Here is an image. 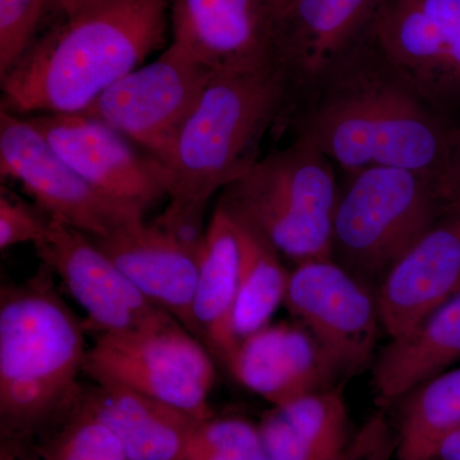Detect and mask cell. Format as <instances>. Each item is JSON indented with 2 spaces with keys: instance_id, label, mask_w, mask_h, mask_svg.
I'll list each match as a JSON object with an SVG mask.
<instances>
[{
  "instance_id": "obj_1",
  "label": "cell",
  "mask_w": 460,
  "mask_h": 460,
  "mask_svg": "<svg viewBox=\"0 0 460 460\" xmlns=\"http://www.w3.org/2000/svg\"><path fill=\"white\" fill-rule=\"evenodd\" d=\"M323 81L299 136L352 174L371 166L410 169L440 181L452 199L454 129L383 56L365 66L349 51Z\"/></svg>"
},
{
  "instance_id": "obj_2",
  "label": "cell",
  "mask_w": 460,
  "mask_h": 460,
  "mask_svg": "<svg viewBox=\"0 0 460 460\" xmlns=\"http://www.w3.org/2000/svg\"><path fill=\"white\" fill-rule=\"evenodd\" d=\"M168 0H107L57 21L2 81V111L80 114L162 47Z\"/></svg>"
},
{
  "instance_id": "obj_3",
  "label": "cell",
  "mask_w": 460,
  "mask_h": 460,
  "mask_svg": "<svg viewBox=\"0 0 460 460\" xmlns=\"http://www.w3.org/2000/svg\"><path fill=\"white\" fill-rule=\"evenodd\" d=\"M289 86L277 59L211 75L163 163L171 187L159 226L192 243L204 242L208 199L259 162L263 136L286 104Z\"/></svg>"
},
{
  "instance_id": "obj_4",
  "label": "cell",
  "mask_w": 460,
  "mask_h": 460,
  "mask_svg": "<svg viewBox=\"0 0 460 460\" xmlns=\"http://www.w3.org/2000/svg\"><path fill=\"white\" fill-rule=\"evenodd\" d=\"M53 271L0 292V432L38 440L75 410L84 387L86 325L58 293Z\"/></svg>"
},
{
  "instance_id": "obj_5",
  "label": "cell",
  "mask_w": 460,
  "mask_h": 460,
  "mask_svg": "<svg viewBox=\"0 0 460 460\" xmlns=\"http://www.w3.org/2000/svg\"><path fill=\"white\" fill-rule=\"evenodd\" d=\"M332 160L299 136L222 190L217 205L298 263L332 260L341 195Z\"/></svg>"
},
{
  "instance_id": "obj_6",
  "label": "cell",
  "mask_w": 460,
  "mask_h": 460,
  "mask_svg": "<svg viewBox=\"0 0 460 460\" xmlns=\"http://www.w3.org/2000/svg\"><path fill=\"white\" fill-rule=\"evenodd\" d=\"M352 175L332 222L334 252L359 274L384 278L453 202L440 181L410 169L371 166Z\"/></svg>"
},
{
  "instance_id": "obj_7",
  "label": "cell",
  "mask_w": 460,
  "mask_h": 460,
  "mask_svg": "<svg viewBox=\"0 0 460 460\" xmlns=\"http://www.w3.org/2000/svg\"><path fill=\"white\" fill-rule=\"evenodd\" d=\"M84 372L95 384L126 387L199 420L214 416L211 353L172 316L132 332L99 334Z\"/></svg>"
},
{
  "instance_id": "obj_8",
  "label": "cell",
  "mask_w": 460,
  "mask_h": 460,
  "mask_svg": "<svg viewBox=\"0 0 460 460\" xmlns=\"http://www.w3.org/2000/svg\"><path fill=\"white\" fill-rule=\"evenodd\" d=\"M0 171L20 181L50 219L102 238L146 211L108 198L62 159L29 119L0 111Z\"/></svg>"
},
{
  "instance_id": "obj_9",
  "label": "cell",
  "mask_w": 460,
  "mask_h": 460,
  "mask_svg": "<svg viewBox=\"0 0 460 460\" xmlns=\"http://www.w3.org/2000/svg\"><path fill=\"white\" fill-rule=\"evenodd\" d=\"M213 75L172 42L154 62L124 75L80 114L141 145L163 164Z\"/></svg>"
},
{
  "instance_id": "obj_10",
  "label": "cell",
  "mask_w": 460,
  "mask_h": 460,
  "mask_svg": "<svg viewBox=\"0 0 460 460\" xmlns=\"http://www.w3.org/2000/svg\"><path fill=\"white\" fill-rule=\"evenodd\" d=\"M284 305L337 372L356 374L371 361L381 323L377 296L334 260L298 263L289 272Z\"/></svg>"
},
{
  "instance_id": "obj_11",
  "label": "cell",
  "mask_w": 460,
  "mask_h": 460,
  "mask_svg": "<svg viewBox=\"0 0 460 460\" xmlns=\"http://www.w3.org/2000/svg\"><path fill=\"white\" fill-rule=\"evenodd\" d=\"M370 30L378 53L429 105L456 104L460 0H387Z\"/></svg>"
},
{
  "instance_id": "obj_12",
  "label": "cell",
  "mask_w": 460,
  "mask_h": 460,
  "mask_svg": "<svg viewBox=\"0 0 460 460\" xmlns=\"http://www.w3.org/2000/svg\"><path fill=\"white\" fill-rule=\"evenodd\" d=\"M33 246L42 265L63 281L86 313V328L98 334L132 332L171 316L148 301L80 230L50 219L47 232Z\"/></svg>"
},
{
  "instance_id": "obj_13",
  "label": "cell",
  "mask_w": 460,
  "mask_h": 460,
  "mask_svg": "<svg viewBox=\"0 0 460 460\" xmlns=\"http://www.w3.org/2000/svg\"><path fill=\"white\" fill-rule=\"evenodd\" d=\"M29 120L66 164L108 198L144 211L168 198L165 166L138 154L107 124L84 114H38Z\"/></svg>"
},
{
  "instance_id": "obj_14",
  "label": "cell",
  "mask_w": 460,
  "mask_h": 460,
  "mask_svg": "<svg viewBox=\"0 0 460 460\" xmlns=\"http://www.w3.org/2000/svg\"><path fill=\"white\" fill-rule=\"evenodd\" d=\"M171 16L172 44L214 74L277 59L272 0H174Z\"/></svg>"
},
{
  "instance_id": "obj_15",
  "label": "cell",
  "mask_w": 460,
  "mask_h": 460,
  "mask_svg": "<svg viewBox=\"0 0 460 460\" xmlns=\"http://www.w3.org/2000/svg\"><path fill=\"white\" fill-rule=\"evenodd\" d=\"M460 292V204L444 214L389 269L378 288V314L401 338Z\"/></svg>"
},
{
  "instance_id": "obj_16",
  "label": "cell",
  "mask_w": 460,
  "mask_h": 460,
  "mask_svg": "<svg viewBox=\"0 0 460 460\" xmlns=\"http://www.w3.org/2000/svg\"><path fill=\"white\" fill-rule=\"evenodd\" d=\"M90 238L148 301L198 338L193 299L202 244L192 243L145 219L115 230L107 237Z\"/></svg>"
},
{
  "instance_id": "obj_17",
  "label": "cell",
  "mask_w": 460,
  "mask_h": 460,
  "mask_svg": "<svg viewBox=\"0 0 460 460\" xmlns=\"http://www.w3.org/2000/svg\"><path fill=\"white\" fill-rule=\"evenodd\" d=\"M387 0H292L278 20L275 58L290 84L323 81L370 30Z\"/></svg>"
},
{
  "instance_id": "obj_18",
  "label": "cell",
  "mask_w": 460,
  "mask_h": 460,
  "mask_svg": "<svg viewBox=\"0 0 460 460\" xmlns=\"http://www.w3.org/2000/svg\"><path fill=\"white\" fill-rule=\"evenodd\" d=\"M242 386L272 407L329 389L337 374L313 335L296 323H269L242 339L224 362Z\"/></svg>"
},
{
  "instance_id": "obj_19",
  "label": "cell",
  "mask_w": 460,
  "mask_h": 460,
  "mask_svg": "<svg viewBox=\"0 0 460 460\" xmlns=\"http://www.w3.org/2000/svg\"><path fill=\"white\" fill-rule=\"evenodd\" d=\"M77 407L107 426L129 460H177L198 417L108 384L84 389Z\"/></svg>"
},
{
  "instance_id": "obj_20",
  "label": "cell",
  "mask_w": 460,
  "mask_h": 460,
  "mask_svg": "<svg viewBox=\"0 0 460 460\" xmlns=\"http://www.w3.org/2000/svg\"><path fill=\"white\" fill-rule=\"evenodd\" d=\"M460 361V292L401 338L392 339L374 368L381 405L410 394Z\"/></svg>"
},
{
  "instance_id": "obj_21",
  "label": "cell",
  "mask_w": 460,
  "mask_h": 460,
  "mask_svg": "<svg viewBox=\"0 0 460 460\" xmlns=\"http://www.w3.org/2000/svg\"><path fill=\"white\" fill-rule=\"evenodd\" d=\"M241 252L232 217L217 205L206 226L193 299L198 338L224 363L232 353L230 323L237 299Z\"/></svg>"
},
{
  "instance_id": "obj_22",
  "label": "cell",
  "mask_w": 460,
  "mask_h": 460,
  "mask_svg": "<svg viewBox=\"0 0 460 460\" xmlns=\"http://www.w3.org/2000/svg\"><path fill=\"white\" fill-rule=\"evenodd\" d=\"M232 219L241 252L237 299L230 323L235 348L242 339L270 323L272 314L286 299L290 271L281 263L279 252L262 235L247 224Z\"/></svg>"
},
{
  "instance_id": "obj_23",
  "label": "cell",
  "mask_w": 460,
  "mask_h": 460,
  "mask_svg": "<svg viewBox=\"0 0 460 460\" xmlns=\"http://www.w3.org/2000/svg\"><path fill=\"white\" fill-rule=\"evenodd\" d=\"M460 426V367L411 390L396 441L399 460H434L438 445Z\"/></svg>"
},
{
  "instance_id": "obj_24",
  "label": "cell",
  "mask_w": 460,
  "mask_h": 460,
  "mask_svg": "<svg viewBox=\"0 0 460 460\" xmlns=\"http://www.w3.org/2000/svg\"><path fill=\"white\" fill-rule=\"evenodd\" d=\"M278 408L323 460H335L343 453L348 413L341 387L310 393Z\"/></svg>"
},
{
  "instance_id": "obj_25",
  "label": "cell",
  "mask_w": 460,
  "mask_h": 460,
  "mask_svg": "<svg viewBox=\"0 0 460 460\" xmlns=\"http://www.w3.org/2000/svg\"><path fill=\"white\" fill-rule=\"evenodd\" d=\"M75 11L74 0H0V77L31 49L49 20Z\"/></svg>"
},
{
  "instance_id": "obj_26",
  "label": "cell",
  "mask_w": 460,
  "mask_h": 460,
  "mask_svg": "<svg viewBox=\"0 0 460 460\" xmlns=\"http://www.w3.org/2000/svg\"><path fill=\"white\" fill-rule=\"evenodd\" d=\"M177 460H268V456L259 426L213 416L199 420Z\"/></svg>"
},
{
  "instance_id": "obj_27",
  "label": "cell",
  "mask_w": 460,
  "mask_h": 460,
  "mask_svg": "<svg viewBox=\"0 0 460 460\" xmlns=\"http://www.w3.org/2000/svg\"><path fill=\"white\" fill-rule=\"evenodd\" d=\"M35 441L71 460H129L117 436L77 405L59 425Z\"/></svg>"
},
{
  "instance_id": "obj_28",
  "label": "cell",
  "mask_w": 460,
  "mask_h": 460,
  "mask_svg": "<svg viewBox=\"0 0 460 460\" xmlns=\"http://www.w3.org/2000/svg\"><path fill=\"white\" fill-rule=\"evenodd\" d=\"M0 250L22 243H35L47 232L50 217L2 186L0 190Z\"/></svg>"
},
{
  "instance_id": "obj_29",
  "label": "cell",
  "mask_w": 460,
  "mask_h": 460,
  "mask_svg": "<svg viewBox=\"0 0 460 460\" xmlns=\"http://www.w3.org/2000/svg\"><path fill=\"white\" fill-rule=\"evenodd\" d=\"M259 431L268 460H323L290 425L280 408L274 407L262 417Z\"/></svg>"
},
{
  "instance_id": "obj_30",
  "label": "cell",
  "mask_w": 460,
  "mask_h": 460,
  "mask_svg": "<svg viewBox=\"0 0 460 460\" xmlns=\"http://www.w3.org/2000/svg\"><path fill=\"white\" fill-rule=\"evenodd\" d=\"M396 441L383 413L372 417L343 450L344 460H390Z\"/></svg>"
},
{
  "instance_id": "obj_31",
  "label": "cell",
  "mask_w": 460,
  "mask_h": 460,
  "mask_svg": "<svg viewBox=\"0 0 460 460\" xmlns=\"http://www.w3.org/2000/svg\"><path fill=\"white\" fill-rule=\"evenodd\" d=\"M0 460H42L35 441L27 438H2Z\"/></svg>"
},
{
  "instance_id": "obj_32",
  "label": "cell",
  "mask_w": 460,
  "mask_h": 460,
  "mask_svg": "<svg viewBox=\"0 0 460 460\" xmlns=\"http://www.w3.org/2000/svg\"><path fill=\"white\" fill-rule=\"evenodd\" d=\"M434 460H460V426L438 445Z\"/></svg>"
},
{
  "instance_id": "obj_33",
  "label": "cell",
  "mask_w": 460,
  "mask_h": 460,
  "mask_svg": "<svg viewBox=\"0 0 460 460\" xmlns=\"http://www.w3.org/2000/svg\"><path fill=\"white\" fill-rule=\"evenodd\" d=\"M450 189H452V201L460 204V163H453Z\"/></svg>"
},
{
  "instance_id": "obj_34",
  "label": "cell",
  "mask_w": 460,
  "mask_h": 460,
  "mask_svg": "<svg viewBox=\"0 0 460 460\" xmlns=\"http://www.w3.org/2000/svg\"><path fill=\"white\" fill-rule=\"evenodd\" d=\"M75 7L78 9L91 7V5L99 4V3L107 2V0H74Z\"/></svg>"
},
{
  "instance_id": "obj_35",
  "label": "cell",
  "mask_w": 460,
  "mask_h": 460,
  "mask_svg": "<svg viewBox=\"0 0 460 460\" xmlns=\"http://www.w3.org/2000/svg\"><path fill=\"white\" fill-rule=\"evenodd\" d=\"M290 2H292V0H272V3H274L275 7L278 9V12H279V17L280 14L283 13L284 9L290 4Z\"/></svg>"
}]
</instances>
